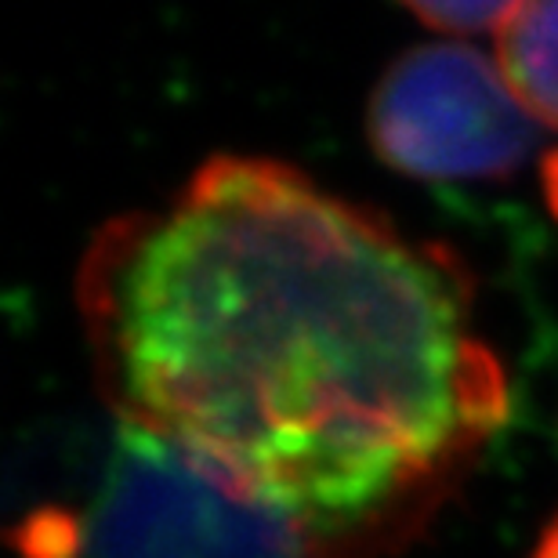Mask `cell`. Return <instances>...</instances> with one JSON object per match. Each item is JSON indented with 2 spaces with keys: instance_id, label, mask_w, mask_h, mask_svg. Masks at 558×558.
Returning a JSON list of instances; mask_svg holds the SVG:
<instances>
[{
  "instance_id": "1",
  "label": "cell",
  "mask_w": 558,
  "mask_h": 558,
  "mask_svg": "<svg viewBox=\"0 0 558 558\" xmlns=\"http://www.w3.org/2000/svg\"><path fill=\"white\" fill-rule=\"evenodd\" d=\"M120 424L349 558L421 526L505 428V366L442 247L276 160L218 156L81 272Z\"/></svg>"
},
{
  "instance_id": "2",
  "label": "cell",
  "mask_w": 558,
  "mask_h": 558,
  "mask_svg": "<svg viewBox=\"0 0 558 558\" xmlns=\"http://www.w3.org/2000/svg\"><path fill=\"white\" fill-rule=\"evenodd\" d=\"M81 558H312L287 522L167 439L120 424L76 533Z\"/></svg>"
},
{
  "instance_id": "3",
  "label": "cell",
  "mask_w": 558,
  "mask_h": 558,
  "mask_svg": "<svg viewBox=\"0 0 558 558\" xmlns=\"http://www.w3.org/2000/svg\"><path fill=\"white\" fill-rule=\"evenodd\" d=\"M374 153L421 182L500 178L537 142L497 62L468 44H424L392 62L371 98Z\"/></svg>"
},
{
  "instance_id": "4",
  "label": "cell",
  "mask_w": 558,
  "mask_h": 558,
  "mask_svg": "<svg viewBox=\"0 0 558 558\" xmlns=\"http://www.w3.org/2000/svg\"><path fill=\"white\" fill-rule=\"evenodd\" d=\"M497 65L522 109L558 128V0H519L497 26Z\"/></svg>"
},
{
  "instance_id": "5",
  "label": "cell",
  "mask_w": 558,
  "mask_h": 558,
  "mask_svg": "<svg viewBox=\"0 0 558 558\" xmlns=\"http://www.w3.org/2000/svg\"><path fill=\"white\" fill-rule=\"evenodd\" d=\"M399 4L414 11L432 29L478 33V29H497L519 0H399Z\"/></svg>"
},
{
  "instance_id": "6",
  "label": "cell",
  "mask_w": 558,
  "mask_h": 558,
  "mask_svg": "<svg viewBox=\"0 0 558 558\" xmlns=\"http://www.w3.org/2000/svg\"><path fill=\"white\" fill-rule=\"evenodd\" d=\"M544 196H548L551 215L558 218V149L544 160Z\"/></svg>"
},
{
  "instance_id": "7",
  "label": "cell",
  "mask_w": 558,
  "mask_h": 558,
  "mask_svg": "<svg viewBox=\"0 0 558 558\" xmlns=\"http://www.w3.org/2000/svg\"><path fill=\"white\" fill-rule=\"evenodd\" d=\"M533 558H558V519L544 530V537L537 544V551H533Z\"/></svg>"
}]
</instances>
